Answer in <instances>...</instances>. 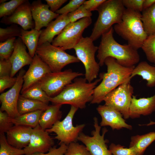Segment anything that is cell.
I'll return each mask as SVG.
<instances>
[{
    "mask_svg": "<svg viewBox=\"0 0 155 155\" xmlns=\"http://www.w3.org/2000/svg\"><path fill=\"white\" fill-rule=\"evenodd\" d=\"M114 31L112 27L101 36L96 56L100 66H103L106 59L109 57L115 59L123 66H135L140 59L137 50L128 44L122 45L119 43L113 37Z\"/></svg>",
    "mask_w": 155,
    "mask_h": 155,
    "instance_id": "6da1fadb",
    "label": "cell"
},
{
    "mask_svg": "<svg viewBox=\"0 0 155 155\" xmlns=\"http://www.w3.org/2000/svg\"><path fill=\"white\" fill-rule=\"evenodd\" d=\"M104 64L107 67V72L100 74L102 81L94 89L90 102L91 104L101 103L109 93L129 79H131L130 77L135 67L123 66L110 57L106 59Z\"/></svg>",
    "mask_w": 155,
    "mask_h": 155,
    "instance_id": "7a4b0ae2",
    "label": "cell"
},
{
    "mask_svg": "<svg viewBox=\"0 0 155 155\" xmlns=\"http://www.w3.org/2000/svg\"><path fill=\"white\" fill-rule=\"evenodd\" d=\"M101 80L100 78L89 82L85 78H76L57 96L50 97V101L53 104H69L78 109L84 108L86 103L91 101L94 89Z\"/></svg>",
    "mask_w": 155,
    "mask_h": 155,
    "instance_id": "3957f363",
    "label": "cell"
},
{
    "mask_svg": "<svg viewBox=\"0 0 155 155\" xmlns=\"http://www.w3.org/2000/svg\"><path fill=\"white\" fill-rule=\"evenodd\" d=\"M140 12L126 9L121 21L115 24L116 33L137 50L141 48L148 36L144 29Z\"/></svg>",
    "mask_w": 155,
    "mask_h": 155,
    "instance_id": "277c9868",
    "label": "cell"
},
{
    "mask_svg": "<svg viewBox=\"0 0 155 155\" xmlns=\"http://www.w3.org/2000/svg\"><path fill=\"white\" fill-rule=\"evenodd\" d=\"M126 9L122 0H106L97 9L98 16L90 37L96 40L113 24L120 23Z\"/></svg>",
    "mask_w": 155,
    "mask_h": 155,
    "instance_id": "5b68a950",
    "label": "cell"
},
{
    "mask_svg": "<svg viewBox=\"0 0 155 155\" xmlns=\"http://www.w3.org/2000/svg\"><path fill=\"white\" fill-rule=\"evenodd\" d=\"M36 53L53 72L61 71L67 65L80 61L77 57L68 54L65 50L48 42L38 46Z\"/></svg>",
    "mask_w": 155,
    "mask_h": 155,
    "instance_id": "8992f818",
    "label": "cell"
},
{
    "mask_svg": "<svg viewBox=\"0 0 155 155\" xmlns=\"http://www.w3.org/2000/svg\"><path fill=\"white\" fill-rule=\"evenodd\" d=\"M93 42L90 37H83L73 48L76 57L84 66L85 78L89 82L97 78L100 70V66L95 57L98 47L94 45Z\"/></svg>",
    "mask_w": 155,
    "mask_h": 155,
    "instance_id": "52a82bcc",
    "label": "cell"
},
{
    "mask_svg": "<svg viewBox=\"0 0 155 155\" xmlns=\"http://www.w3.org/2000/svg\"><path fill=\"white\" fill-rule=\"evenodd\" d=\"M83 73L69 69L63 71L51 72L45 75L38 82L42 89L50 97L59 94L65 87Z\"/></svg>",
    "mask_w": 155,
    "mask_h": 155,
    "instance_id": "ba28073f",
    "label": "cell"
},
{
    "mask_svg": "<svg viewBox=\"0 0 155 155\" xmlns=\"http://www.w3.org/2000/svg\"><path fill=\"white\" fill-rule=\"evenodd\" d=\"M91 17H86L69 24L55 38L52 44L65 50L73 49L83 37L85 29L92 23Z\"/></svg>",
    "mask_w": 155,
    "mask_h": 155,
    "instance_id": "9c48e42d",
    "label": "cell"
},
{
    "mask_svg": "<svg viewBox=\"0 0 155 155\" xmlns=\"http://www.w3.org/2000/svg\"><path fill=\"white\" fill-rule=\"evenodd\" d=\"M78 109L71 106L69 111L63 120L57 121L51 128L46 130L49 133H55L56 136L55 138L60 141V144L64 143L68 146L71 143L76 142L85 127V124L75 126L73 125V119Z\"/></svg>",
    "mask_w": 155,
    "mask_h": 155,
    "instance_id": "30bf717a",
    "label": "cell"
},
{
    "mask_svg": "<svg viewBox=\"0 0 155 155\" xmlns=\"http://www.w3.org/2000/svg\"><path fill=\"white\" fill-rule=\"evenodd\" d=\"M130 79L111 91L105 96V105L120 113L125 119L129 118V111L134 89L130 84Z\"/></svg>",
    "mask_w": 155,
    "mask_h": 155,
    "instance_id": "8fae6325",
    "label": "cell"
},
{
    "mask_svg": "<svg viewBox=\"0 0 155 155\" xmlns=\"http://www.w3.org/2000/svg\"><path fill=\"white\" fill-rule=\"evenodd\" d=\"M94 129L91 133L90 136L81 133L78 140L82 142L86 146L90 155H112L108 149L106 143L107 140L104 138L105 134L108 131L106 128L100 134L101 127L98 124V119L94 118Z\"/></svg>",
    "mask_w": 155,
    "mask_h": 155,
    "instance_id": "7c38bea8",
    "label": "cell"
},
{
    "mask_svg": "<svg viewBox=\"0 0 155 155\" xmlns=\"http://www.w3.org/2000/svg\"><path fill=\"white\" fill-rule=\"evenodd\" d=\"M25 72L23 69L20 70L15 85L8 91L1 93L0 95L1 104L0 111L5 112L12 118L20 115L18 111L17 104L20 93L24 83L23 76Z\"/></svg>",
    "mask_w": 155,
    "mask_h": 155,
    "instance_id": "4fadbf2b",
    "label": "cell"
},
{
    "mask_svg": "<svg viewBox=\"0 0 155 155\" xmlns=\"http://www.w3.org/2000/svg\"><path fill=\"white\" fill-rule=\"evenodd\" d=\"M54 142L49 133L39 124L33 128L29 144L23 149L25 155L36 153H46L53 146Z\"/></svg>",
    "mask_w": 155,
    "mask_h": 155,
    "instance_id": "5bb4252c",
    "label": "cell"
},
{
    "mask_svg": "<svg viewBox=\"0 0 155 155\" xmlns=\"http://www.w3.org/2000/svg\"><path fill=\"white\" fill-rule=\"evenodd\" d=\"M51 72L48 66L36 53L28 69L24 75L21 94Z\"/></svg>",
    "mask_w": 155,
    "mask_h": 155,
    "instance_id": "9a60e30c",
    "label": "cell"
},
{
    "mask_svg": "<svg viewBox=\"0 0 155 155\" xmlns=\"http://www.w3.org/2000/svg\"><path fill=\"white\" fill-rule=\"evenodd\" d=\"M31 4L28 0H26L11 16L2 18L1 23L6 25L18 24L24 30L34 28L35 23L33 20Z\"/></svg>",
    "mask_w": 155,
    "mask_h": 155,
    "instance_id": "2e32d148",
    "label": "cell"
},
{
    "mask_svg": "<svg viewBox=\"0 0 155 155\" xmlns=\"http://www.w3.org/2000/svg\"><path fill=\"white\" fill-rule=\"evenodd\" d=\"M97 111L101 117V127L109 126L113 130L125 128L130 130L132 126L125 122L122 114L115 109L105 104L99 105Z\"/></svg>",
    "mask_w": 155,
    "mask_h": 155,
    "instance_id": "e0dca14e",
    "label": "cell"
},
{
    "mask_svg": "<svg viewBox=\"0 0 155 155\" xmlns=\"http://www.w3.org/2000/svg\"><path fill=\"white\" fill-rule=\"evenodd\" d=\"M47 4L42 3L40 0L32 2L31 4L32 16L35 23L34 29L40 30L56 18L59 15L52 11Z\"/></svg>",
    "mask_w": 155,
    "mask_h": 155,
    "instance_id": "ac0fdd59",
    "label": "cell"
},
{
    "mask_svg": "<svg viewBox=\"0 0 155 155\" xmlns=\"http://www.w3.org/2000/svg\"><path fill=\"white\" fill-rule=\"evenodd\" d=\"M33 59V58L27 52L26 46L21 38L18 37L16 39L13 51L9 59L12 65L10 76L13 77L23 67L30 65Z\"/></svg>",
    "mask_w": 155,
    "mask_h": 155,
    "instance_id": "d6986e66",
    "label": "cell"
},
{
    "mask_svg": "<svg viewBox=\"0 0 155 155\" xmlns=\"http://www.w3.org/2000/svg\"><path fill=\"white\" fill-rule=\"evenodd\" d=\"M32 129L28 126L14 125L6 133L7 142L16 148L24 149L29 144Z\"/></svg>",
    "mask_w": 155,
    "mask_h": 155,
    "instance_id": "ffe728a7",
    "label": "cell"
},
{
    "mask_svg": "<svg viewBox=\"0 0 155 155\" xmlns=\"http://www.w3.org/2000/svg\"><path fill=\"white\" fill-rule=\"evenodd\" d=\"M67 14L59 15L55 20L51 21L45 29L42 30L38 46L46 42H52L54 37L59 35L70 23Z\"/></svg>",
    "mask_w": 155,
    "mask_h": 155,
    "instance_id": "44dd1931",
    "label": "cell"
},
{
    "mask_svg": "<svg viewBox=\"0 0 155 155\" xmlns=\"http://www.w3.org/2000/svg\"><path fill=\"white\" fill-rule=\"evenodd\" d=\"M155 111V94L150 97L138 99L133 96L129 108V118L135 119L141 115H148Z\"/></svg>",
    "mask_w": 155,
    "mask_h": 155,
    "instance_id": "7402d4cb",
    "label": "cell"
},
{
    "mask_svg": "<svg viewBox=\"0 0 155 155\" xmlns=\"http://www.w3.org/2000/svg\"><path fill=\"white\" fill-rule=\"evenodd\" d=\"M61 105L53 104L49 105L40 116L39 124L42 129L46 130L51 128L57 121H60L62 116L60 110Z\"/></svg>",
    "mask_w": 155,
    "mask_h": 155,
    "instance_id": "603a6c76",
    "label": "cell"
},
{
    "mask_svg": "<svg viewBox=\"0 0 155 155\" xmlns=\"http://www.w3.org/2000/svg\"><path fill=\"white\" fill-rule=\"evenodd\" d=\"M136 75L146 81L147 87H155V65H151L146 61L140 62L134 68L130 78L131 79Z\"/></svg>",
    "mask_w": 155,
    "mask_h": 155,
    "instance_id": "cb8c5ba5",
    "label": "cell"
},
{
    "mask_svg": "<svg viewBox=\"0 0 155 155\" xmlns=\"http://www.w3.org/2000/svg\"><path fill=\"white\" fill-rule=\"evenodd\" d=\"M49 106L43 102L25 98L21 94L18 101L17 108L19 113L21 115L38 110L44 111Z\"/></svg>",
    "mask_w": 155,
    "mask_h": 155,
    "instance_id": "d4e9b609",
    "label": "cell"
},
{
    "mask_svg": "<svg viewBox=\"0 0 155 155\" xmlns=\"http://www.w3.org/2000/svg\"><path fill=\"white\" fill-rule=\"evenodd\" d=\"M131 140L129 147L138 154L143 155L146 148L155 140V132L133 136Z\"/></svg>",
    "mask_w": 155,
    "mask_h": 155,
    "instance_id": "484cf974",
    "label": "cell"
},
{
    "mask_svg": "<svg viewBox=\"0 0 155 155\" xmlns=\"http://www.w3.org/2000/svg\"><path fill=\"white\" fill-rule=\"evenodd\" d=\"M21 30V35L20 38L27 47L29 54L33 58L36 54L42 30H38L34 28L28 31L22 28Z\"/></svg>",
    "mask_w": 155,
    "mask_h": 155,
    "instance_id": "4316f807",
    "label": "cell"
},
{
    "mask_svg": "<svg viewBox=\"0 0 155 155\" xmlns=\"http://www.w3.org/2000/svg\"><path fill=\"white\" fill-rule=\"evenodd\" d=\"M43 111L38 110L21 115L15 118H12V121L14 125L25 126L33 128L39 125Z\"/></svg>",
    "mask_w": 155,
    "mask_h": 155,
    "instance_id": "83f0119b",
    "label": "cell"
},
{
    "mask_svg": "<svg viewBox=\"0 0 155 155\" xmlns=\"http://www.w3.org/2000/svg\"><path fill=\"white\" fill-rule=\"evenodd\" d=\"M141 15V20L148 36L155 34V3L143 10Z\"/></svg>",
    "mask_w": 155,
    "mask_h": 155,
    "instance_id": "f1b7e54d",
    "label": "cell"
},
{
    "mask_svg": "<svg viewBox=\"0 0 155 155\" xmlns=\"http://www.w3.org/2000/svg\"><path fill=\"white\" fill-rule=\"evenodd\" d=\"M27 98L37 100L48 104L49 97L42 89L38 83L35 84L21 94Z\"/></svg>",
    "mask_w": 155,
    "mask_h": 155,
    "instance_id": "f546056e",
    "label": "cell"
},
{
    "mask_svg": "<svg viewBox=\"0 0 155 155\" xmlns=\"http://www.w3.org/2000/svg\"><path fill=\"white\" fill-rule=\"evenodd\" d=\"M25 154L23 149L17 148L9 144L5 134H0V155Z\"/></svg>",
    "mask_w": 155,
    "mask_h": 155,
    "instance_id": "4dcf8cb0",
    "label": "cell"
},
{
    "mask_svg": "<svg viewBox=\"0 0 155 155\" xmlns=\"http://www.w3.org/2000/svg\"><path fill=\"white\" fill-rule=\"evenodd\" d=\"M147 59L155 64V34L148 36L141 47Z\"/></svg>",
    "mask_w": 155,
    "mask_h": 155,
    "instance_id": "1f68e13d",
    "label": "cell"
},
{
    "mask_svg": "<svg viewBox=\"0 0 155 155\" xmlns=\"http://www.w3.org/2000/svg\"><path fill=\"white\" fill-rule=\"evenodd\" d=\"M22 28L17 24H13L5 28H0V41L3 42L9 39L21 35Z\"/></svg>",
    "mask_w": 155,
    "mask_h": 155,
    "instance_id": "d6a6232c",
    "label": "cell"
},
{
    "mask_svg": "<svg viewBox=\"0 0 155 155\" xmlns=\"http://www.w3.org/2000/svg\"><path fill=\"white\" fill-rule=\"evenodd\" d=\"M26 1L11 0L1 4L0 5V18L11 16L18 7Z\"/></svg>",
    "mask_w": 155,
    "mask_h": 155,
    "instance_id": "836d02e7",
    "label": "cell"
},
{
    "mask_svg": "<svg viewBox=\"0 0 155 155\" xmlns=\"http://www.w3.org/2000/svg\"><path fill=\"white\" fill-rule=\"evenodd\" d=\"M16 37L0 43V60L9 59L13 51Z\"/></svg>",
    "mask_w": 155,
    "mask_h": 155,
    "instance_id": "e575fe53",
    "label": "cell"
},
{
    "mask_svg": "<svg viewBox=\"0 0 155 155\" xmlns=\"http://www.w3.org/2000/svg\"><path fill=\"white\" fill-rule=\"evenodd\" d=\"M64 155H90L85 146L76 142L71 143L67 146Z\"/></svg>",
    "mask_w": 155,
    "mask_h": 155,
    "instance_id": "d590c367",
    "label": "cell"
},
{
    "mask_svg": "<svg viewBox=\"0 0 155 155\" xmlns=\"http://www.w3.org/2000/svg\"><path fill=\"white\" fill-rule=\"evenodd\" d=\"M109 150L112 155H144L138 154L131 148H126L113 143L111 144Z\"/></svg>",
    "mask_w": 155,
    "mask_h": 155,
    "instance_id": "8d00e7d4",
    "label": "cell"
},
{
    "mask_svg": "<svg viewBox=\"0 0 155 155\" xmlns=\"http://www.w3.org/2000/svg\"><path fill=\"white\" fill-rule=\"evenodd\" d=\"M12 118L5 112L0 111V134L6 133L14 125Z\"/></svg>",
    "mask_w": 155,
    "mask_h": 155,
    "instance_id": "74e56055",
    "label": "cell"
},
{
    "mask_svg": "<svg viewBox=\"0 0 155 155\" xmlns=\"http://www.w3.org/2000/svg\"><path fill=\"white\" fill-rule=\"evenodd\" d=\"M84 0H71L69 3L56 12L59 14H68L78 9L84 3Z\"/></svg>",
    "mask_w": 155,
    "mask_h": 155,
    "instance_id": "f35d334b",
    "label": "cell"
},
{
    "mask_svg": "<svg viewBox=\"0 0 155 155\" xmlns=\"http://www.w3.org/2000/svg\"><path fill=\"white\" fill-rule=\"evenodd\" d=\"M67 15L70 23H72L84 18L91 17L92 14L91 12L79 8L75 11L68 13Z\"/></svg>",
    "mask_w": 155,
    "mask_h": 155,
    "instance_id": "ab89813d",
    "label": "cell"
},
{
    "mask_svg": "<svg viewBox=\"0 0 155 155\" xmlns=\"http://www.w3.org/2000/svg\"><path fill=\"white\" fill-rule=\"evenodd\" d=\"M123 4L126 9L142 12L144 0H122Z\"/></svg>",
    "mask_w": 155,
    "mask_h": 155,
    "instance_id": "60d3db41",
    "label": "cell"
},
{
    "mask_svg": "<svg viewBox=\"0 0 155 155\" xmlns=\"http://www.w3.org/2000/svg\"><path fill=\"white\" fill-rule=\"evenodd\" d=\"M67 148V145L64 143H61L58 148L53 146L47 153H36L25 155H64Z\"/></svg>",
    "mask_w": 155,
    "mask_h": 155,
    "instance_id": "b9f144b4",
    "label": "cell"
},
{
    "mask_svg": "<svg viewBox=\"0 0 155 155\" xmlns=\"http://www.w3.org/2000/svg\"><path fill=\"white\" fill-rule=\"evenodd\" d=\"M17 77L10 76L0 77V92H3L6 89L11 88L16 83Z\"/></svg>",
    "mask_w": 155,
    "mask_h": 155,
    "instance_id": "7bdbcfd3",
    "label": "cell"
},
{
    "mask_svg": "<svg viewBox=\"0 0 155 155\" xmlns=\"http://www.w3.org/2000/svg\"><path fill=\"white\" fill-rule=\"evenodd\" d=\"M106 0H89L85 1L79 7L88 11L96 10L99 6Z\"/></svg>",
    "mask_w": 155,
    "mask_h": 155,
    "instance_id": "ee69618b",
    "label": "cell"
},
{
    "mask_svg": "<svg viewBox=\"0 0 155 155\" xmlns=\"http://www.w3.org/2000/svg\"><path fill=\"white\" fill-rule=\"evenodd\" d=\"M12 65L9 60H0V77L10 76Z\"/></svg>",
    "mask_w": 155,
    "mask_h": 155,
    "instance_id": "f6af8a7d",
    "label": "cell"
},
{
    "mask_svg": "<svg viewBox=\"0 0 155 155\" xmlns=\"http://www.w3.org/2000/svg\"><path fill=\"white\" fill-rule=\"evenodd\" d=\"M47 4L50 7V10L52 12L55 13L59 10L60 7L67 0H45Z\"/></svg>",
    "mask_w": 155,
    "mask_h": 155,
    "instance_id": "bcb514c9",
    "label": "cell"
},
{
    "mask_svg": "<svg viewBox=\"0 0 155 155\" xmlns=\"http://www.w3.org/2000/svg\"><path fill=\"white\" fill-rule=\"evenodd\" d=\"M155 3V0H144L143 5V10L149 8Z\"/></svg>",
    "mask_w": 155,
    "mask_h": 155,
    "instance_id": "7dc6e473",
    "label": "cell"
},
{
    "mask_svg": "<svg viewBox=\"0 0 155 155\" xmlns=\"http://www.w3.org/2000/svg\"><path fill=\"white\" fill-rule=\"evenodd\" d=\"M155 124V122L153 121H150V123L146 125L147 126H149L150 125H152Z\"/></svg>",
    "mask_w": 155,
    "mask_h": 155,
    "instance_id": "c3c4849f",
    "label": "cell"
},
{
    "mask_svg": "<svg viewBox=\"0 0 155 155\" xmlns=\"http://www.w3.org/2000/svg\"><path fill=\"white\" fill-rule=\"evenodd\" d=\"M7 1V0H0V4H2L3 3H4L6 2V1Z\"/></svg>",
    "mask_w": 155,
    "mask_h": 155,
    "instance_id": "681fc988",
    "label": "cell"
}]
</instances>
